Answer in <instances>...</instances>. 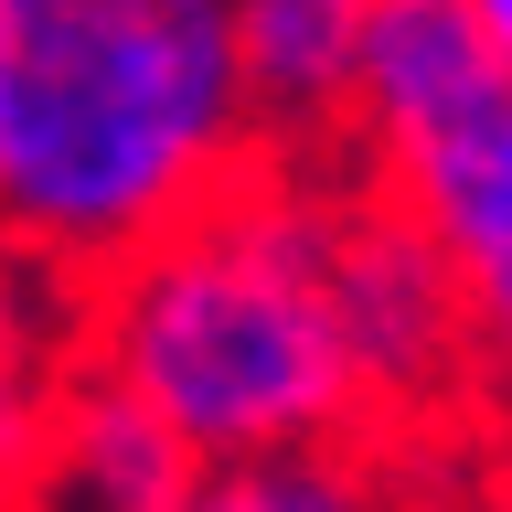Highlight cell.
Here are the masks:
<instances>
[{
    "label": "cell",
    "instance_id": "1",
    "mask_svg": "<svg viewBox=\"0 0 512 512\" xmlns=\"http://www.w3.org/2000/svg\"><path fill=\"white\" fill-rule=\"evenodd\" d=\"M342 192V150H256L224 192H203L182 224H160L150 246L75 288L86 363L139 384L203 459L384 438L331 278Z\"/></svg>",
    "mask_w": 512,
    "mask_h": 512
},
{
    "label": "cell",
    "instance_id": "2",
    "mask_svg": "<svg viewBox=\"0 0 512 512\" xmlns=\"http://www.w3.org/2000/svg\"><path fill=\"white\" fill-rule=\"evenodd\" d=\"M267 150L235 0H0V246L86 288Z\"/></svg>",
    "mask_w": 512,
    "mask_h": 512
},
{
    "label": "cell",
    "instance_id": "3",
    "mask_svg": "<svg viewBox=\"0 0 512 512\" xmlns=\"http://www.w3.org/2000/svg\"><path fill=\"white\" fill-rule=\"evenodd\" d=\"M331 278H342V331H352V363H363V395H374V427L427 448L480 395V342H470V310H459L438 235L374 171H352L342 192Z\"/></svg>",
    "mask_w": 512,
    "mask_h": 512
},
{
    "label": "cell",
    "instance_id": "4",
    "mask_svg": "<svg viewBox=\"0 0 512 512\" xmlns=\"http://www.w3.org/2000/svg\"><path fill=\"white\" fill-rule=\"evenodd\" d=\"M374 182L438 235L480 342V395H512V86H491L470 118H448L406 160H384Z\"/></svg>",
    "mask_w": 512,
    "mask_h": 512
},
{
    "label": "cell",
    "instance_id": "5",
    "mask_svg": "<svg viewBox=\"0 0 512 512\" xmlns=\"http://www.w3.org/2000/svg\"><path fill=\"white\" fill-rule=\"evenodd\" d=\"M491 86H512V64L470 0H363L352 86H342V160L384 171L416 139H438L448 118H470Z\"/></svg>",
    "mask_w": 512,
    "mask_h": 512
},
{
    "label": "cell",
    "instance_id": "6",
    "mask_svg": "<svg viewBox=\"0 0 512 512\" xmlns=\"http://www.w3.org/2000/svg\"><path fill=\"white\" fill-rule=\"evenodd\" d=\"M192 480H203V448L171 427V416L118 374H75L54 416V448H43V480L32 502L43 512H182Z\"/></svg>",
    "mask_w": 512,
    "mask_h": 512
},
{
    "label": "cell",
    "instance_id": "7",
    "mask_svg": "<svg viewBox=\"0 0 512 512\" xmlns=\"http://www.w3.org/2000/svg\"><path fill=\"white\" fill-rule=\"evenodd\" d=\"M75 374H86V299H75V278L0 246V491L11 502H32Z\"/></svg>",
    "mask_w": 512,
    "mask_h": 512
},
{
    "label": "cell",
    "instance_id": "8",
    "mask_svg": "<svg viewBox=\"0 0 512 512\" xmlns=\"http://www.w3.org/2000/svg\"><path fill=\"white\" fill-rule=\"evenodd\" d=\"M352 32H363V0H235V43H246L267 150H342Z\"/></svg>",
    "mask_w": 512,
    "mask_h": 512
},
{
    "label": "cell",
    "instance_id": "9",
    "mask_svg": "<svg viewBox=\"0 0 512 512\" xmlns=\"http://www.w3.org/2000/svg\"><path fill=\"white\" fill-rule=\"evenodd\" d=\"M406 438H299V448H246L203 459L182 512H416Z\"/></svg>",
    "mask_w": 512,
    "mask_h": 512
},
{
    "label": "cell",
    "instance_id": "10",
    "mask_svg": "<svg viewBox=\"0 0 512 512\" xmlns=\"http://www.w3.org/2000/svg\"><path fill=\"white\" fill-rule=\"evenodd\" d=\"M470 11H480V32L502 43V64H512V0H470Z\"/></svg>",
    "mask_w": 512,
    "mask_h": 512
},
{
    "label": "cell",
    "instance_id": "11",
    "mask_svg": "<svg viewBox=\"0 0 512 512\" xmlns=\"http://www.w3.org/2000/svg\"><path fill=\"white\" fill-rule=\"evenodd\" d=\"M502 512H512V448H502Z\"/></svg>",
    "mask_w": 512,
    "mask_h": 512
},
{
    "label": "cell",
    "instance_id": "12",
    "mask_svg": "<svg viewBox=\"0 0 512 512\" xmlns=\"http://www.w3.org/2000/svg\"><path fill=\"white\" fill-rule=\"evenodd\" d=\"M0 512H43V502H11V491H0Z\"/></svg>",
    "mask_w": 512,
    "mask_h": 512
}]
</instances>
